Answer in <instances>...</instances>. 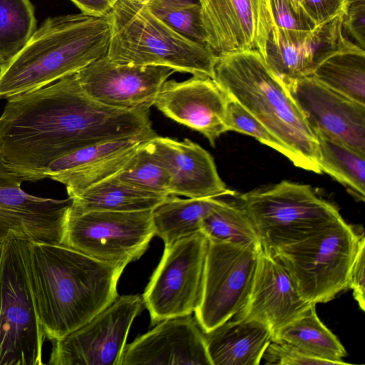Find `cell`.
Segmentation results:
<instances>
[{
	"instance_id": "obj_1",
	"label": "cell",
	"mask_w": 365,
	"mask_h": 365,
	"mask_svg": "<svg viewBox=\"0 0 365 365\" xmlns=\"http://www.w3.org/2000/svg\"><path fill=\"white\" fill-rule=\"evenodd\" d=\"M154 131L150 110L103 105L76 73L7 99L0 115V153L24 181L47 178L48 166L79 148Z\"/></svg>"
},
{
	"instance_id": "obj_32",
	"label": "cell",
	"mask_w": 365,
	"mask_h": 365,
	"mask_svg": "<svg viewBox=\"0 0 365 365\" xmlns=\"http://www.w3.org/2000/svg\"><path fill=\"white\" fill-rule=\"evenodd\" d=\"M146 143L140 148L130 163L113 177L138 188L169 195V175L150 153Z\"/></svg>"
},
{
	"instance_id": "obj_7",
	"label": "cell",
	"mask_w": 365,
	"mask_h": 365,
	"mask_svg": "<svg viewBox=\"0 0 365 365\" xmlns=\"http://www.w3.org/2000/svg\"><path fill=\"white\" fill-rule=\"evenodd\" d=\"M360 237L341 217L272 255L282 262L304 300L326 303L348 288Z\"/></svg>"
},
{
	"instance_id": "obj_6",
	"label": "cell",
	"mask_w": 365,
	"mask_h": 365,
	"mask_svg": "<svg viewBox=\"0 0 365 365\" xmlns=\"http://www.w3.org/2000/svg\"><path fill=\"white\" fill-rule=\"evenodd\" d=\"M251 220L262 248L274 254L336 221L341 216L308 185L282 180L238 197Z\"/></svg>"
},
{
	"instance_id": "obj_11",
	"label": "cell",
	"mask_w": 365,
	"mask_h": 365,
	"mask_svg": "<svg viewBox=\"0 0 365 365\" xmlns=\"http://www.w3.org/2000/svg\"><path fill=\"white\" fill-rule=\"evenodd\" d=\"M259 245L209 240L202 299L195 317L207 333L235 317L248 299Z\"/></svg>"
},
{
	"instance_id": "obj_43",
	"label": "cell",
	"mask_w": 365,
	"mask_h": 365,
	"mask_svg": "<svg viewBox=\"0 0 365 365\" xmlns=\"http://www.w3.org/2000/svg\"><path fill=\"white\" fill-rule=\"evenodd\" d=\"M182 1L197 2V1H195L196 0H182ZM197 1H198V0H197Z\"/></svg>"
},
{
	"instance_id": "obj_30",
	"label": "cell",
	"mask_w": 365,
	"mask_h": 365,
	"mask_svg": "<svg viewBox=\"0 0 365 365\" xmlns=\"http://www.w3.org/2000/svg\"><path fill=\"white\" fill-rule=\"evenodd\" d=\"M146 141L148 140L138 143L88 167L59 173L49 178L64 185L68 197H73L88 187L121 171L130 163Z\"/></svg>"
},
{
	"instance_id": "obj_26",
	"label": "cell",
	"mask_w": 365,
	"mask_h": 365,
	"mask_svg": "<svg viewBox=\"0 0 365 365\" xmlns=\"http://www.w3.org/2000/svg\"><path fill=\"white\" fill-rule=\"evenodd\" d=\"M314 304L301 316L275 331L272 341L285 342L305 355L332 365L347 364L342 361L346 351L336 335L319 319Z\"/></svg>"
},
{
	"instance_id": "obj_29",
	"label": "cell",
	"mask_w": 365,
	"mask_h": 365,
	"mask_svg": "<svg viewBox=\"0 0 365 365\" xmlns=\"http://www.w3.org/2000/svg\"><path fill=\"white\" fill-rule=\"evenodd\" d=\"M200 232L210 241L260 244L257 231L245 210L239 205L229 202L202 220Z\"/></svg>"
},
{
	"instance_id": "obj_10",
	"label": "cell",
	"mask_w": 365,
	"mask_h": 365,
	"mask_svg": "<svg viewBox=\"0 0 365 365\" xmlns=\"http://www.w3.org/2000/svg\"><path fill=\"white\" fill-rule=\"evenodd\" d=\"M155 236L152 210L68 212L61 244L96 259L128 264Z\"/></svg>"
},
{
	"instance_id": "obj_38",
	"label": "cell",
	"mask_w": 365,
	"mask_h": 365,
	"mask_svg": "<svg viewBox=\"0 0 365 365\" xmlns=\"http://www.w3.org/2000/svg\"><path fill=\"white\" fill-rule=\"evenodd\" d=\"M365 237H360L358 250L351 265L348 281V288L352 289L353 296L359 308L365 310Z\"/></svg>"
},
{
	"instance_id": "obj_41",
	"label": "cell",
	"mask_w": 365,
	"mask_h": 365,
	"mask_svg": "<svg viewBox=\"0 0 365 365\" xmlns=\"http://www.w3.org/2000/svg\"><path fill=\"white\" fill-rule=\"evenodd\" d=\"M293 8L295 13L302 19L307 21L312 26L316 27L317 25L311 16L309 15L304 0H288Z\"/></svg>"
},
{
	"instance_id": "obj_33",
	"label": "cell",
	"mask_w": 365,
	"mask_h": 365,
	"mask_svg": "<svg viewBox=\"0 0 365 365\" xmlns=\"http://www.w3.org/2000/svg\"><path fill=\"white\" fill-rule=\"evenodd\" d=\"M148 6L154 14L178 32L206 44L198 1L155 0Z\"/></svg>"
},
{
	"instance_id": "obj_20",
	"label": "cell",
	"mask_w": 365,
	"mask_h": 365,
	"mask_svg": "<svg viewBox=\"0 0 365 365\" xmlns=\"http://www.w3.org/2000/svg\"><path fill=\"white\" fill-rule=\"evenodd\" d=\"M312 304L301 297L279 259L262 248L247 302L232 318L264 323L273 334L303 314Z\"/></svg>"
},
{
	"instance_id": "obj_25",
	"label": "cell",
	"mask_w": 365,
	"mask_h": 365,
	"mask_svg": "<svg viewBox=\"0 0 365 365\" xmlns=\"http://www.w3.org/2000/svg\"><path fill=\"white\" fill-rule=\"evenodd\" d=\"M227 203L216 197L182 199L170 195L152 210L155 235L168 246L200 232L202 220Z\"/></svg>"
},
{
	"instance_id": "obj_16",
	"label": "cell",
	"mask_w": 365,
	"mask_h": 365,
	"mask_svg": "<svg viewBox=\"0 0 365 365\" xmlns=\"http://www.w3.org/2000/svg\"><path fill=\"white\" fill-rule=\"evenodd\" d=\"M312 130L365 154V105L306 76L284 83Z\"/></svg>"
},
{
	"instance_id": "obj_18",
	"label": "cell",
	"mask_w": 365,
	"mask_h": 365,
	"mask_svg": "<svg viewBox=\"0 0 365 365\" xmlns=\"http://www.w3.org/2000/svg\"><path fill=\"white\" fill-rule=\"evenodd\" d=\"M212 365L205 332L192 314L163 319L125 344L120 365Z\"/></svg>"
},
{
	"instance_id": "obj_36",
	"label": "cell",
	"mask_w": 365,
	"mask_h": 365,
	"mask_svg": "<svg viewBox=\"0 0 365 365\" xmlns=\"http://www.w3.org/2000/svg\"><path fill=\"white\" fill-rule=\"evenodd\" d=\"M262 359L266 364L332 365L329 361L309 357L285 342L272 340L267 346Z\"/></svg>"
},
{
	"instance_id": "obj_4",
	"label": "cell",
	"mask_w": 365,
	"mask_h": 365,
	"mask_svg": "<svg viewBox=\"0 0 365 365\" xmlns=\"http://www.w3.org/2000/svg\"><path fill=\"white\" fill-rule=\"evenodd\" d=\"M212 79L295 154L300 168L322 173L314 133L285 84L259 52L217 56Z\"/></svg>"
},
{
	"instance_id": "obj_23",
	"label": "cell",
	"mask_w": 365,
	"mask_h": 365,
	"mask_svg": "<svg viewBox=\"0 0 365 365\" xmlns=\"http://www.w3.org/2000/svg\"><path fill=\"white\" fill-rule=\"evenodd\" d=\"M311 76L365 105V51L346 36L322 57Z\"/></svg>"
},
{
	"instance_id": "obj_19",
	"label": "cell",
	"mask_w": 365,
	"mask_h": 365,
	"mask_svg": "<svg viewBox=\"0 0 365 365\" xmlns=\"http://www.w3.org/2000/svg\"><path fill=\"white\" fill-rule=\"evenodd\" d=\"M146 147L169 175L170 195L188 198L236 195L220 178L212 155L196 143L156 135Z\"/></svg>"
},
{
	"instance_id": "obj_13",
	"label": "cell",
	"mask_w": 365,
	"mask_h": 365,
	"mask_svg": "<svg viewBox=\"0 0 365 365\" xmlns=\"http://www.w3.org/2000/svg\"><path fill=\"white\" fill-rule=\"evenodd\" d=\"M205 43L217 56L255 51L265 60L274 19L270 0H198Z\"/></svg>"
},
{
	"instance_id": "obj_17",
	"label": "cell",
	"mask_w": 365,
	"mask_h": 365,
	"mask_svg": "<svg viewBox=\"0 0 365 365\" xmlns=\"http://www.w3.org/2000/svg\"><path fill=\"white\" fill-rule=\"evenodd\" d=\"M227 96L211 78L165 81L154 106L168 118L202 134L215 147L228 131L225 124Z\"/></svg>"
},
{
	"instance_id": "obj_2",
	"label": "cell",
	"mask_w": 365,
	"mask_h": 365,
	"mask_svg": "<svg viewBox=\"0 0 365 365\" xmlns=\"http://www.w3.org/2000/svg\"><path fill=\"white\" fill-rule=\"evenodd\" d=\"M25 263L46 339L79 328L118 297L126 264L100 261L61 244L27 240Z\"/></svg>"
},
{
	"instance_id": "obj_12",
	"label": "cell",
	"mask_w": 365,
	"mask_h": 365,
	"mask_svg": "<svg viewBox=\"0 0 365 365\" xmlns=\"http://www.w3.org/2000/svg\"><path fill=\"white\" fill-rule=\"evenodd\" d=\"M142 296H118L90 321L52 341L48 364L120 365L130 328L143 307Z\"/></svg>"
},
{
	"instance_id": "obj_3",
	"label": "cell",
	"mask_w": 365,
	"mask_h": 365,
	"mask_svg": "<svg viewBox=\"0 0 365 365\" xmlns=\"http://www.w3.org/2000/svg\"><path fill=\"white\" fill-rule=\"evenodd\" d=\"M108 16L84 13L48 18L0 69V100L50 85L106 56Z\"/></svg>"
},
{
	"instance_id": "obj_42",
	"label": "cell",
	"mask_w": 365,
	"mask_h": 365,
	"mask_svg": "<svg viewBox=\"0 0 365 365\" xmlns=\"http://www.w3.org/2000/svg\"><path fill=\"white\" fill-rule=\"evenodd\" d=\"M130 1H133L134 2L138 3L140 4L148 5L155 0H130Z\"/></svg>"
},
{
	"instance_id": "obj_9",
	"label": "cell",
	"mask_w": 365,
	"mask_h": 365,
	"mask_svg": "<svg viewBox=\"0 0 365 365\" xmlns=\"http://www.w3.org/2000/svg\"><path fill=\"white\" fill-rule=\"evenodd\" d=\"M208 239L201 232L165 246L161 259L142 295L152 325L192 314L202 296Z\"/></svg>"
},
{
	"instance_id": "obj_24",
	"label": "cell",
	"mask_w": 365,
	"mask_h": 365,
	"mask_svg": "<svg viewBox=\"0 0 365 365\" xmlns=\"http://www.w3.org/2000/svg\"><path fill=\"white\" fill-rule=\"evenodd\" d=\"M168 196L138 188L111 177L70 197L72 199L70 210L77 213L153 210Z\"/></svg>"
},
{
	"instance_id": "obj_35",
	"label": "cell",
	"mask_w": 365,
	"mask_h": 365,
	"mask_svg": "<svg viewBox=\"0 0 365 365\" xmlns=\"http://www.w3.org/2000/svg\"><path fill=\"white\" fill-rule=\"evenodd\" d=\"M270 1L273 25L284 37L292 41H298L315 28L295 13L288 0Z\"/></svg>"
},
{
	"instance_id": "obj_31",
	"label": "cell",
	"mask_w": 365,
	"mask_h": 365,
	"mask_svg": "<svg viewBox=\"0 0 365 365\" xmlns=\"http://www.w3.org/2000/svg\"><path fill=\"white\" fill-rule=\"evenodd\" d=\"M156 135L157 133L153 131L128 138L102 141L79 148L55 160L48 166L46 176L49 178L59 173L88 167L123 149L138 143L148 140Z\"/></svg>"
},
{
	"instance_id": "obj_39",
	"label": "cell",
	"mask_w": 365,
	"mask_h": 365,
	"mask_svg": "<svg viewBox=\"0 0 365 365\" xmlns=\"http://www.w3.org/2000/svg\"><path fill=\"white\" fill-rule=\"evenodd\" d=\"M306 8L316 25L327 22L346 8L347 0H304Z\"/></svg>"
},
{
	"instance_id": "obj_21",
	"label": "cell",
	"mask_w": 365,
	"mask_h": 365,
	"mask_svg": "<svg viewBox=\"0 0 365 365\" xmlns=\"http://www.w3.org/2000/svg\"><path fill=\"white\" fill-rule=\"evenodd\" d=\"M344 11L298 41L288 39L272 26L265 61L283 83L311 75L325 53L338 46L345 37L341 25Z\"/></svg>"
},
{
	"instance_id": "obj_40",
	"label": "cell",
	"mask_w": 365,
	"mask_h": 365,
	"mask_svg": "<svg viewBox=\"0 0 365 365\" xmlns=\"http://www.w3.org/2000/svg\"><path fill=\"white\" fill-rule=\"evenodd\" d=\"M86 14L106 16L118 0H71Z\"/></svg>"
},
{
	"instance_id": "obj_27",
	"label": "cell",
	"mask_w": 365,
	"mask_h": 365,
	"mask_svg": "<svg viewBox=\"0 0 365 365\" xmlns=\"http://www.w3.org/2000/svg\"><path fill=\"white\" fill-rule=\"evenodd\" d=\"M317 140V162L324 172L344 185L358 201L365 200V154L320 130H313Z\"/></svg>"
},
{
	"instance_id": "obj_5",
	"label": "cell",
	"mask_w": 365,
	"mask_h": 365,
	"mask_svg": "<svg viewBox=\"0 0 365 365\" xmlns=\"http://www.w3.org/2000/svg\"><path fill=\"white\" fill-rule=\"evenodd\" d=\"M107 16L110 38L106 57L111 61L213 78L217 55L173 29L148 5L118 0Z\"/></svg>"
},
{
	"instance_id": "obj_8",
	"label": "cell",
	"mask_w": 365,
	"mask_h": 365,
	"mask_svg": "<svg viewBox=\"0 0 365 365\" xmlns=\"http://www.w3.org/2000/svg\"><path fill=\"white\" fill-rule=\"evenodd\" d=\"M27 239L0 243V365H42L46 339L27 277Z\"/></svg>"
},
{
	"instance_id": "obj_15",
	"label": "cell",
	"mask_w": 365,
	"mask_h": 365,
	"mask_svg": "<svg viewBox=\"0 0 365 365\" xmlns=\"http://www.w3.org/2000/svg\"><path fill=\"white\" fill-rule=\"evenodd\" d=\"M175 72L165 66L118 63L105 56L76 76L83 90L103 105L150 110L163 84Z\"/></svg>"
},
{
	"instance_id": "obj_22",
	"label": "cell",
	"mask_w": 365,
	"mask_h": 365,
	"mask_svg": "<svg viewBox=\"0 0 365 365\" xmlns=\"http://www.w3.org/2000/svg\"><path fill=\"white\" fill-rule=\"evenodd\" d=\"M205 336L212 365H258L272 331L256 320L232 318Z\"/></svg>"
},
{
	"instance_id": "obj_34",
	"label": "cell",
	"mask_w": 365,
	"mask_h": 365,
	"mask_svg": "<svg viewBox=\"0 0 365 365\" xmlns=\"http://www.w3.org/2000/svg\"><path fill=\"white\" fill-rule=\"evenodd\" d=\"M227 96L225 124L232 130L255 138L287 157L295 166L300 163L295 154L233 98Z\"/></svg>"
},
{
	"instance_id": "obj_37",
	"label": "cell",
	"mask_w": 365,
	"mask_h": 365,
	"mask_svg": "<svg viewBox=\"0 0 365 365\" xmlns=\"http://www.w3.org/2000/svg\"><path fill=\"white\" fill-rule=\"evenodd\" d=\"M341 25L344 35L364 49L365 0H347Z\"/></svg>"
},
{
	"instance_id": "obj_28",
	"label": "cell",
	"mask_w": 365,
	"mask_h": 365,
	"mask_svg": "<svg viewBox=\"0 0 365 365\" xmlns=\"http://www.w3.org/2000/svg\"><path fill=\"white\" fill-rule=\"evenodd\" d=\"M36 29L30 0H0V69L21 51Z\"/></svg>"
},
{
	"instance_id": "obj_14",
	"label": "cell",
	"mask_w": 365,
	"mask_h": 365,
	"mask_svg": "<svg viewBox=\"0 0 365 365\" xmlns=\"http://www.w3.org/2000/svg\"><path fill=\"white\" fill-rule=\"evenodd\" d=\"M23 182L0 153V243L12 237H20L61 244L72 199L56 200L29 195L21 188Z\"/></svg>"
}]
</instances>
